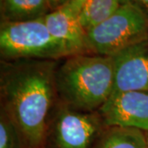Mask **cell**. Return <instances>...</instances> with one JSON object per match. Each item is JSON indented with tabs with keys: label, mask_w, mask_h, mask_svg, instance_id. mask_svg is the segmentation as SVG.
<instances>
[{
	"label": "cell",
	"mask_w": 148,
	"mask_h": 148,
	"mask_svg": "<svg viewBox=\"0 0 148 148\" xmlns=\"http://www.w3.org/2000/svg\"><path fill=\"white\" fill-rule=\"evenodd\" d=\"M59 60H1V109L16 124L27 148H45L57 102L54 75Z\"/></svg>",
	"instance_id": "1"
},
{
	"label": "cell",
	"mask_w": 148,
	"mask_h": 148,
	"mask_svg": "<svg viewBox=\"0 0 148 148\" xmlns=\"http://www.w3.org/2000/svg\"><path fill=\"white\" fill-rule=\"evenodd\" d=\"M57 101L73 110L96 112L113 93L114 62L91 53L58 61L54 75Z\"/></svg>",
	"instance_id": "2"
},
{
	"label": "cell",
	"mask_w": 148,
	"mask_h": 148,
	"mask_svg": "<svg viewBox=\"0 0 148 148\" xmlns=\"http://www.w3.org/2000/svg\"><path fill=\"white\" fill-rule=\"evenodd\" d=\"M0 55L3 61H58L72 54L50 34L43 17L23 22H1Z\"/></svg>",
	"instance_id": "3"
},
{
	"label": "cell",
	"mask_w": 148,
	"mask_h": 148,
	"mask_svg": "<svg viewBox=\"0 0 148 148\" xmlns=\"http://www.w3.org/2000/svg\"><path fill=\"white\" fill-rule=\"evenodd\" d=\"M148 39V14L132 3H122L106 21L86 32L87 53L113 57Z\"/></svg>",
	"instance_id": "4"
},
{
	"label": "cell",
	"mask_w": 148,
	"mask_h": 148,
	"mask_svg": "<svg viewBox=\"0 0 148 148\" xmlns=\"http://www.w3.org/2000/svg\"><path fill=\"white\" fill-rule=\"evenodd\" d=\"M106 127L98 111L73 110L57 101L49 117L45 148H92Z\"/></svg>",
	"instance_id": "5"
},
{
	"label": "cell",
	"mask_w": 148,
	"mask_h": 148,
	"mask_svg": "<svg viewBox=\"0 0 148 148\" xmlns=\"http://www.w3.org/2000/svg\"><path fill=\"white\" fill-rule=\"evenodd\" d=\"M98 112L106 127L136 128L148 133V91L112 94Z\"/></svg>",
	"instance_id": "6"
},
{
	"label": "cell",
	"mask_w": 148,
	"mask_h": 148,
	"mask_svg": "<svg viewBox=\"0 0 148 148\" xmlns=\"http://www.w3.org/2000/svg\"><path fill=\"white\" fill-rule=\"evenodd\" d=\"M114 62L113 93L148 91V39L116 53Z\"/></svg>",
	"instance_id": "7"
},
{
	"label": "cell",
	"mask_w": 148,
	"mask_h": 148,
	"mask_svg": "<svg viewBox=\"0 0 148 148\" xmlns=\"http://www.w3.org/2000/svg\"><path fill=\"white\" fill-rule=\"evenodd\" d=\"M49 32L73 54L87 53L86 33L79 21L78 15L68 3L51 11L44 17Z\"/></svg>",
	"instance_id": "8"
},
{
	"label": "cell",
	"mask_w": 148,
	"mask_h": 148,
	"mask_svg": "<svg viewBox=\"0 0 148 148\" xmlns=\"http://www.w3.org/2000/svg\"><path fill=\"white\" fill-rule=\"evenodd\" d=\"M50 12L48 0H1V22L37 20Z\"/></svg>",
	"instance_id": "9"
},
{
	"label": "cell",
	"mask_w": 148,
	"mask_h": 148,
	"mask_svg": "<svg viewBox=\"0 0 148 148\" xmlns=\"http://www.w3.org/2000/svg\"><path fill=\"white\" fill-rule=\"evenodd\" d=\"M92 148H148L147 133L136 128L106 127Z\"/></svg>",
	"instance_id": "10"
},
{
	"label": "cell",
	"mask_w": 148,
	"mask_h": 148,
	"mask_svg": "<svg viewBox=\"0 0 148 148\" xmlns=\"http://www.w3.org/2000/svg\"><path fill=\"white\" fill-rule=\"evenodd\" d=\"M121 4V0H89L78 14L86 33L110 17Z\"/></svg>",
	"instance_id": "11"
},
{
	"label": "cell",
	"mask_w": 148,
	"mask_h": 148,
	"mask_svg": "<svg viewBox=\"0 0 148 148\" xmlns=\"http://www.w3.org/2000/svg\"><path fill=\"white\" fill-rule=\"evenodd\" d=\"M0 148H27L16 124L2 109L0 110Z\"/></svg>",
	"instance_id": "12"
},
{
	"label": "cell",
	"mask_w": 148,
	"mask_h": 148,
	"mask_svg": "<svg viewBox=\"0 0 148 148\" xmlns=\"http://www.w3.org/2000/svg\"><path fill=\"white\" fill-rule=\"evenodd\" d=\"M88 1L89 0H69V3H67L70 7V8L75 13L78 15L81 10L82 9V8Z\"/></svg>",
	"instance_id": "13"
},
{
	"label": "cell",
	"mask_w": 148,
	"mask_h": 148,
	"mask_svg": "<svg viewBox=\"0 0 148 148\" xmlns=\"http://www.w3.org/2000/svg\"><path fill=\"white\" fill-rule=\"evenodd\" d=\"M121 3H132L148 14V0H121Z\"/></svg>",
	"instance_id": "14"
},
{
	"label": "cell",
	"mask_w": 148,
	"mask_h": 148,
	"mask_svg": "<svg viewBox=\"0 0 148 148\" xmlns=\"http://www.w3.org/2000/svg\"><path fill=\"white\" fill-rule=\"evenodd\" d=\"M69 0H48L51 11L56 10L58 8H61L62 6L69 3Z\"/></svg>",
	"instance_id": "15"
},
{
	"label": "cell",
	"mask_w": 148,
	"mask_h": 148,
	"mask_svg": "<svg viewBox=\"0 0 148 148\" xmlns=\"http://www.w3.org/2000/svg\"><path fill=\"white\" fill-rule=\"evenodd\" d=\"M147 146H148V133H147Z\"/></svg>",
	"instance_id": "16"
}]
</instances>
